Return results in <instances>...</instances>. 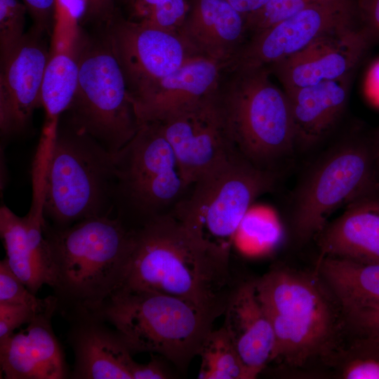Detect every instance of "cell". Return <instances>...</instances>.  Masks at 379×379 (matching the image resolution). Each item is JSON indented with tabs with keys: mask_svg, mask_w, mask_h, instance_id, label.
I'll return each mask as SVG.
<instances>
[{
	"mask_svg": "<svg viewBox=\"0 0 379 379\" xmlns=\"http://www.w3.org/2000/svg\"><path fill=\"white\" fill-rule=\"evenodd\" d=\"M236 286L230 259L200 244L173 215L133 228L120 287L173 296L222 314Z\"/></svg>",
	"mask_w": 379,
	"mask_h": 379,
	"instance_id": "obj_1",
	"label": "cell"
},
{
	"mask_svg": "<svg viewBox=\"0 0 379 379\" xmlns=\"http://www.w3.org/2000/svg\"><path fill=\"white\" fill-rule=\"evenodd\" d=\"M57 312L67 320L95 313L124 279L133 228L117 216L56 227L45 218Z\"/></svg>",
	"mask_w": 379,
	"mask_h": 379,
	"instance_id": "obj_2",
	"label": "cell"
},
{
	"mask_svg": "<svg viewBox=\"0 0 379 379\" xmlns=\"http://www.w3.org/2000/svg\"><path fill=\"white\" fill-rule=\"evenodd\" d=\"M270 75L267 66L230 65L215 93L234 152L279 177L296 140L287 95Z\"/></svg>",
	"mask_w": 379,
	"mask_h": 379,
	"instance_id": "obj_3",
	"label": "cell"
},
{
	"mask_svg": "<svg viewBox=\"0 0 379 379\" xmlns=\"http://www.w3.org/2000/svg\"><path fill=\"white\" fill-rule=\"evenodd\" d=\"M255 284L274 331L271 361L300 367L339 345L341 307L318 274L274 267Z\"/></svg>",
	"mask_w": 379,
	"mask_h": 379,
	"instance_id": "obj_4",
	"label": "cell"
},
{
	"mask_svg": "<svg viewBox=\"0 0 379 379\" xmlns=\"http://www.w3.org/2000/svg\"><path fill=\"white\" fill-rule=\"evenodd\" d=\"M93 314L112 326L132 354L160 355L181 371L199 355L222 314L173 296L125 287Z\"/></svg>",
	"mask_w": 379,
	"mask_h": 379,
	"instance_id": "obj_5",
	"label": "cell"
},
{
	"mask_svg": "<svg viewBox=\"0 0 379 379\" xmlns=\"http://www.w3.org/2000/svg\"><path fill=\"white\" fill-rule=\"evenodd\" d=\"M114 154L67 121L52 127L44 173V213L56 227L110 216L115 208Z\"/></svg>",
	"mask_w": 379,
	"mask_h": 379,
	"instance_id": "obj_6",
	"label": "cell"
},
{
	"mask_svg": "<svg viewBox=\"0 0 379 379\" xmlns=\"http://www.w3.org/2000/svg\"><path fill=\"white\" fill-rule=\"evenodd\" d=\"M379 190L371 137L352 135L322 151L291 194L289 218L300 242L316 238L338 208Z\"/></svg>",
	"mask_w": 379,
	"mask_h": 379,
	"instance_id": "obj_7",
	"label": "cell"
},
{
	"mask_svg": "<svg viewBox=\"0 0 379 379\" xmlns=\"http://www.w3.org/2000/svg\"><path fill=\"white\" fill-rule=\"evenodd\" d=\"M279 178L236 153L191 184L172 215L200 244L230 259L237 231L253 203L274 191Z\"/></svg>",
	"mask_w": 379,
	"mask_h": 379,
	"instance_id": "obj_8",
	"label": "cell"
},
{
	"mask_svg": "<svg viewBox=\"0 0 379 379\" xmlns=\"http://www.w3.org/2000/svg\"><path fill=\"white\" fill-rule=\"evenodd\" d=\"M72 44L79 80L67 121L115 154L141 126L123 72L105 33L79 34Z\"/></svg>",
	"mask_w": 379,
	"mask_h": 379,
	"instance_id": "obj_9",
	"label": "cell"
},
{
	"mask_svg": "<svg viewBox=\"0 0 379 379\" xmlns=\"http://www.w3.org/2000/svg\"><path fill=\"white\" fill-rule=\"evenodd\" d=\"M114 161L115 208L131 228L173 215L190 189L157 122L142 124Z\"/></svg>",
	"mask_w": 379,
	"mask_h": 379,
	"instance_id": "obj_10",
	"label": "cell"
},
{
	"mask_svg": "<svg viewBox=\"0 0 379 379\" xmlns=\"http://www.w3.org/2000/svg\"><path fill=\"white\" fill-rule=\"evenodd\" d=\"M105 27L131 101L194 55L178 35L126 20L117 11Z\"/></svg>",
	"mask_w": 379,
	"mask_h": 379,
	"instance_id": "obj_11",
	"label": "cell"
},
{
	"mask_svg": "<svg viewBox=\"0 0 379 379\" xmlns=\"http://www.w3.org/2000/svg\"><path fill=\"white\" fill-rule=\"evenodd\" d=\"M216 89L196 103L157 122L190 185L236 154Z\"/></svg>",
	"mask_w": 379,
	"mask_h": 379,
	"instance_id": "obj_12",
	"label": "cell"
},
{
	"mask_svg": "<svg viewBox=\"0 0 379 379\" xmlns=\"http://www.w3.org/2000/svg\"><path fill=\"white\" fill-rule=\"evenodd\" d=\"M352 17L349 0H321L253 34L230 65L269 66L320 36L350 27Z\"/></svg>",
	"mask_w": 379,
	"mask_h": 379,
	"instance_id": "obj_13",
	"label": "cell"
},
{
	"mask_svg": "<svg viewBox=\"0 0 379 379\" xmlns=\"http://www.w3.org/2000/svg\"><path fill=\"white\" fill-rule=\"evenodd\" d=\"M34 26L1 63L0 129L3 138L23 132L41 106V91L51 52Z\"/></svg>",
	"mask_w": 379,
	"mask_h": 379,
	"instance_id": "obj_14",
	"label": "cell"
},
{
	"mask_svg": "<svg viewBox=\"0 0 379 379\" xmlns=\"http://www.w3.org/2000/svg\"><path fill=\"white\" fill-rule=\"evenodd\" d=\"M371 40L352 27L325 34L298 52L269 66L284 91L345 79Z\"/></svg>",
	"mask_w": 379,
	"mask_h": 379,
	"instance_id": "obj_15",
	"label": "cell"
},
{
	"mask_svg": "<svg viewBox=\"0 0 379 379\" xmlns=\"http://www.w3.org/2000/svg\"><path fill=\"white\" fill-rule=\"evenodd\" d=\"M56 307L38 313L25 328L0 340V372L4 379L70 378L64 350L51 324Z\"/></svg>",
	"mask_w": 379,
	"mask_h": 379,
	"instance_id": "obj_16",
	"label": "cell"
},
{
	"mask_svg": "<svg viewBox=\"0 0 379 379\" xmlns=\"http://www.w3.org/2000/svg\"><path fill=\"white\" fill-rule=\"evenodd\" d=\"M74 357L73 379H133L137 362L114 328L95 314L67 320Z\"/></svg>",
	"mask_w": 379,
	"mask_h": 379,
	"instance_id": "obj_17",
	"label": "cell"
},
{
	"mask_svg": "<svg viewBox=\"0 0 379 379\" xmlns=\"http://www.w3.org/2000/svg\"><path fill=\"white\" fill-rule=\"evenodd\" d=\"M227 67L200 55H192L132 101L140 123L161 121L208 95L217 88Z\"/></svg>",
	"mask_w": 379,
	"mask_h": 379,
	"instance_id": "obj_18",
	"label": "cell"
},
{
	"mask_svg": "<svg viewBox=\"0 0 379 379\" xmlns=\"http://www.w3.org/2000/svg\"><path fill=\"white\" fill-rule=\"evenodd\" d=\"M246 32L244 17L227 0H193L178 36L193 54L229 66Z\"/></svg>",
	"mask_w": 379,
	"mask_h": 379,
	"instance_id": "obj_19",
	"label": "cell"
},
{
	"mask_svg": "<svg viewBox=\"0 0 379 379\" xmlns=\"http://www.w3.org/2000/svg\"><path fill=\"white\" fill-rule=\"evenodd\" d=\"M223 328L251 379L271 361L275 346L272 322L260 302L255 281L237 285L224 312Z\"/></svg>",
	"mask_w": 379,
	"mask_h": 379,
	"instance_id": "obj_20",
	"label": "cell"
},
{
	"mask_svg": "<svg viewBox=\"0 0 379 379\" xmlns=\"http://www.w3.org/2000/svg\"><path fill=\"white\" fill-rule=\"evenodd\" d=\"M44 213L29 210L24 217L6 206L0 208V234L5 260L11 271L34 294L44 286L51 287L50 255L43 233Z\"/></svg>",
	"mask_w": 379,
	"mask_h": 379,
	"instance_id": "obj_21",
	"label": "cell"
},
{
	"mask_svg": "<svg viewBox=\"0 0 379 379\" xmlns=\"http://www.w3.org/2000/svg\"><path fill=\"white\" fill-rule=\"evenodd\" d=\"M316 239L320 256L379 263V190L347 204Z\"/></svg>",
	"mask_w": 379,
	"mask_h": 379,
	"instance_id": "obj_22",
	"label": "cell"
},
{
	"mask_svg": "<svg viewBox=\"0 0 379 379\" xmlns=\"http://www.w3.org/2000/svg\"><path fill=\"white\" fill-rule=\"evenodd\" d=\"M346 79L284 91L295 133L296 150H310L331 131L347 101Z\"/></svg>",
	"mask_w": 379,
	"mask_h": 379,
	"instance_id": "obj_23",
	"label": "cell"
},
{
	"mask_svg": "<svg viewBox=\"0 0 379 379\" xmlns=\"http://www.w3.org/2000/svg\"><path fill=\"white\" fill-rule=\"evenodd\" d=\"M317 268L343 313L379 302V263L320 256Z\"/></svg>",
	"mask_w": 379,
	"mask_h": 379,
	"instance_id": "obj_24",
	"label": "cell"
},
{
	"mask_svg": "<svg viewBox=\"0 0 379 379\" xmlns=\"http://www.w3.org/2000/svg\"><path fill=\"white\" fill-rule=\"evenodd\" d=\"M79 80V64L72 43L51 52L43 78L41 100L46 124L57 123L71 105Z\"/></svg>",
	"mask_w": 379,
	"mask_h": 379,
	"instance_id": "obj_25",
	"label": "cell"
},
{
	"mask_svg": "<svg viewBox=\"0 0 379 379\" xmlns=\"http://www.w3.org/2000/svg\"><path fill=\"white\" fill-rule=\"evenodd\" d=\"M354 334L347 345H339L324 359L340 378L379 379V335Z\"/></svg>",
	"mask_w": 379,
	"mask_h": 379,
	"instance_id": "obj_26",
	"label": "cell"
},
{
	"mask_svg": "<svg viewBox=\"0 0 379 379\" xmlns=\"http://www.w3.org/2000/svg\"><path fill=\"white\" fill-rule=\"evenodd\" d=\"M199 355L200 379H251L223 326L206 336Z\"/></svg>",
	"mask_w": 379,
	"mask_h": 379,
	"instance_id": "obj_27",
	"label": "cell"
},
{
	"mask_svg": "<svg viewBox=\"0 0 379 379\" xmlns=\"http://www.w3.org/2000/svg\"><path fill=\"white\" fill-rule=\"evenodd\" d=\"M0 304L25 305L39 312L57 308V299L52 295L39 298L11 271L5 259L0 262Z\"/></svg>",
	"mask_w": 379,
	"mask_h": 379,
	"instance_id": "obj_28",
	"label": "cell"
},
{
	"mask_svg": "<svg viewBox=\"0 0 379 379\" xmlns=\"http://www.w3.org/2000/svg\"><path fill=\"white\" fill-rule=\"evenodd\" d=\"M27 12L26 6L19 0H0V62L22 39Z\"/></svg>",
	"mask_w": 379,
	"mask_h": 379,
	"instance_id": "obj_29",
	"label": "cell"
},
{
	"mask_svg": "<svg viewBox=\"0 0 379 379\" xmlns=\"http://www.w3.org/2000/svg\"><path fill=\"white\" fill-rule=\"evenodd\" d=\"M320 1L270 0L262 8L245 17L247 32L262 31Z\"/></svg>",
	"mask_w": 379,
	"mask_h": 379,
	"instance_id": "obj_30",
	"label": "cell"
},
{
	"mask_svg": "<svg viewBox=\"0 0 379 379\" xmlns=\"http://www.w3.org/2000/svg\"><path fill=\"white\" fill-rule=\"evenodd\" d=\"M190 9L188 0H163L147 18L137 22L147 27L178 35Z\"/></svg>",
	"mask_w": 379,
	"mask_h": 379,
	"instance_id": "obj_31",
	"label": "cell"
},
{
	"mask_svg": "<svg viewBox=\"0 0 379 379\" xmlns=\"http://www.w3.org/2000/svg\"><path fill=\"white\" fill-rule=\"evenodd\" d=\"M40 312H42L25 305L0 304V340L23 324H27Z\"/></svg>",
	"mask_w": 379,
	"mask_h": 379,
	"instance_id": "obj_32",
	"label": "cell"
},
{
	"mask_svg": "<svg viewBox=\"0 0 379 379\" xmlns=\"http://www.w3.org/2000/svg\"><path fill=\"white\" fill-rule=\"evenodd\" d=\"M343 314L354 333L379 335V302Z\"/></svg>",
	"mask_w": 379,
	"mask_h": 379,
	"instance_id": "obj_33",
	"label": "cell"
},
{
	"mask_svg": "<svg viewBox=\"0 0 379 379\" xmlns=\"http://www.w3.org/2000/svg\"><path fill=\"white\" fill-rule=\"evenodd\" d=\"M23 3L33 20L34 27L51 35L57 22L56 0H23Z\"/></svg>",
	"mask_w": 379,
	"mask_h": 379,
	"instance_id": "obj_34",
	"label": "cell"
},
{
	"mask_svg": "<svg viewBox=\"0 0 379 379\" xmlns=\"http://www.w3.org/2000/svg\"><path fill=\"white\" fill-rule=\"evenodd\" d=\"M161 358V356L154 354H152V359L148 363H138L133 372V379L171 378L170 371Z\"/></svg>",
	"mask_w": 379,
	"mask_h": 379,
	"instance_id": "obj_35",
	"label": "cell"
},
{
	"mask_svg": "<svg viewBox=\"0 0 379 379\" xmlns=\"http://www.w3.org/2000/svg\"><path fill=\"white\" fill-rule=\"evenodd\" d=\"M115 2L116 0H86L85 15L105 25L117 11Z\"/></svg>",
	"mask_w": 379,
	"mask_h": 379,
	"instance_id": "obj_36",
	"label": "cell"
},
{
	"mask_svg": "<svg viewBox=\"0 0 379 379\" xmlns=\"http://www.w3.org/2000/svg\"><path fill=\"white\" fill-rule=\"evenodd\" d=\"M361 10L365 22L363 29L371 40L379 39V0H362Z\"/></svg>",
	"mask_w": 379,
	"mask_h": 379,
	"instance_id": "obj_37",
	"label": "cell"
},
{
	"mask_svg": "<svg viewBox=\"0 0 379 379\" xmlns=\"http://www.w3.org/2000/svg\"><path fill=\"white\" fill-rule=\"evenodd\" d=\"M161 1L163 0H133L130 6L133 18L131 20L135 22L145 20Z\"/></svg>",
	"mask_w": 379,
	"mask_h": 379,
	"instance_id": "obj_38",
	"label": "cell"
},
{
	"mask_svg": "<svg viewBox=\"0 0 379 379\" xmlns=\"http://www.w3.org/2000/svg\"><path fill=\"white\" fill-rule=\"evenodd\" d=\"M245 17L262 8L270 0H227Z\"/></svg>",
	"mask_w": 379,
	"mask_h": 379,
	"instance_id": "obj_39",
	"label": "cell"
},
{
	"mask_svg": "<svg viewBox=\"0 0 379 379\" xmlns=\"http://www.w3.org/2000/svg\"><path fill=\"white\" fill-rule=\"evenodd\" d=\"M369 82L371 88L379 96V62L372 67L369 74Z\"/></svg>",
	"mask_w": 379,
	"mask_h": 379,
	"instance_id": "obj_40",
	"label": "cell"
},
{
	"mask_svg": "<svg viewBox=\"0 0 379 379\" xmlns=\"http://www.w3.org/2000/svg\"><path fill=\"white\" fill-rule=\"evenodd\" d=\"M371 139L375 156L376 171L379 178V129L373 136H371Z\"/></svg>",
	"mask_w": 379,
	"mask_h": 379,
	"instance_id": "obj_41",
	"label": "cell"
},
{
	"mask_svg": "<svg viewBox=\"0 0 379 379\" xmlns=\"http://www.w3.org/2000/svg\"><path fill=\"white\" fill-rule=\"evenodd\" d=\"M130 6L133 3V0H125Z\"/></svg>",
	"mask_w": 379,
	"mask_h": 379,
	"instance_id": "obj_42",
	"label": "cell"
}]
</instances>
